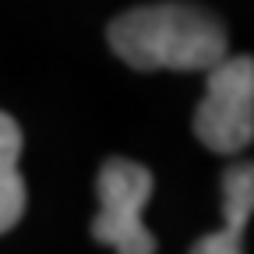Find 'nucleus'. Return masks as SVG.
I'll use <instances>...</instances> for the list:
<instances>
[{
  "label": "nucleus",
  "instance_id": "obj_1",
  "mask_svg": "<svg viewBox=\"0 0 254 254\" xmlns=\"http://www.w3.org/2000/svg\"><path fill=\"white\" fill-rule=\"evenodd\" d=\"M110 50L134 71H208L230 50L226 28L194 4H145L110 21Z\"/></svg>",
  "mask_w": 254,
  "mask_h": 254
},
{
  "label": "nucleus",
  "instance_id": "obj_2",
  "mask_svg": "<svg viewBox=\"0 0 254 254\" xmlns=\"http://www.w3.org/2000/svg\"><path fill=\"white\" fill-rule=\"evenodd\" d=\"M155 190V177L145 163L110 155L95 177L99 215L92 219V237L117 254H155V237L141 222V208Z\"/></svg>",
  "mask_w": 254,
  "mask_h": 254
},
{
  "label": "nucleus",
  "instance_id": "obj_3",
  "mask_svg": "<svg viewBox=\"0 0 254 254\" xmlns=\"http://www.w3.org/2000/svg\"><path fill=\"white\" fill-rule=\"evenodd\" d=\"M194 134L219 155L244 152L254 138V60L222 57L208 67L205 99L194 110Z\"/></svg>",
  "mask_w": 254,
  "mask_h": 254
},
{
  "label": "nucleus",
  "instance_id": "obj_4",
  "mask_svg": "<svg viewBox=\"0 0 254 254\" xmlns=\"http://www.w3.org/2000/svg\"><path fill=\"white\" fill-rule=\"evenodd\" d=\"M254 212V166L237 163L222 173V230L194 240L190 254H244V230Z\"/></svg>",
  "mask_w": 254,
  "mask_h": 254
},
{
  "label": "nucleus",
  "instance_id": "obj_5",
  "mask_svg": "<svg viewBox=\"0 0 254 254\" xmlns=\"http://www.w3.org/2000/svg\"><path fill=\"white\" fill-rule=\"evenodd\" d=\"M21 127L11 113L0 110V233L14 230L25 215V180L18 170Z\"/></svg>",
  "mask_w": 254,
  "mask_h": 254
}]
</instances>
